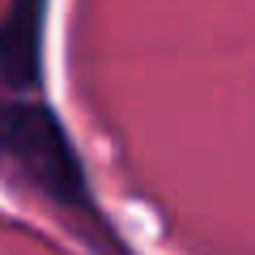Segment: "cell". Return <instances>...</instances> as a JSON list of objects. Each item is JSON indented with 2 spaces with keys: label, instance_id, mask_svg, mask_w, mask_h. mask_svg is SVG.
Listing matches in <instances>:
<instances>
[{
  "label": "cell",
  "instance_id": "6da1fadb",
  "mask_svg": "<svg viewBox=\"0 0 255 255\" xmlns=\"http://www.w3.org/2000/svg\"><path fill=\"white\" fill-rule=\"evenodd\" d=\"M0 162L17 166L51 200L68 209H90L85 166L55 111H47L43 102L0 98Z\"/></svg>",
  "mask_w": 255,
  "mask_h": 255
},
{
  "label": "cell",
  "instance_id": "7a4b0ae2",
  "mask_svg": "<svg viewBox=\"0 0 255 255\" xmlns=\"http://www.w3.org/2000/svg\"><path fill=\"white\" fill-rule=\"evenodd\" d=\"M47 0H9L0 21V81L9 90H34L43 77Z\"/></svg>",
  "mask_w": 255,
  "mask_h": 255
}]
</instances>
